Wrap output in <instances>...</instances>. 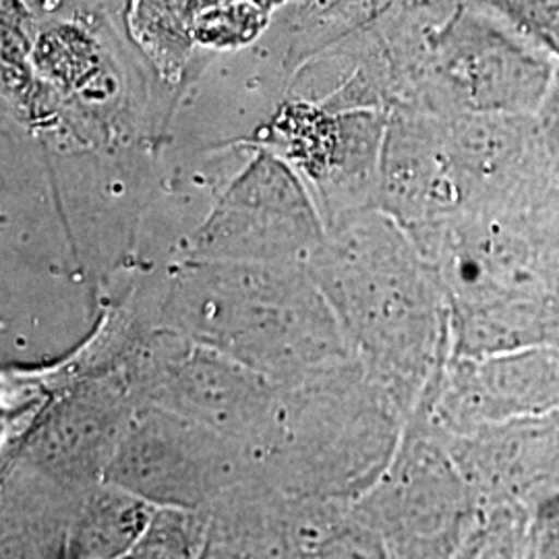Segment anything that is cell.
Listing matches in <instances>:
<instances>
[{"instance_id":"6da1fadb","label":"cell","mask_w":559,"mask_h":559,"mask_svg":"<svg viewBox=\"0 0 559 559\" xmlns=\"http://www.w3.org/2000/svg\"><path fill=\"white\" fill-rule=\"evenodd\" d=\"M325 228L311 274L353 355L408 419L452 355L440 282L408 230L380 207L350 212Z\"/></svg>"},{"instance_id":"7a4b0ae2","label":"cell","mask_w":559,"mask_h":559,"mask_svg":"<svg viewBox=\"0 0 559 559\" xmlns=\"http://www.w3.org/2000/svg\"><path fill=\"white\" fill-rule=\"evenodd\" d=\"M162 313L189 338L288 385L355 357L320 284L297 263L185 265Z\"/></svg>"},{"instance_id":"3957f363","label":"cell","mask_w":559,"mask_h":559,"mask_svg":"<svg viewBox=\"0 0 559 559\" xmlns=\"http://www.w3.org/2000/svg\"><path fill=\"white\" fill-rule=\"evenodd\" d=\"M477 501L440 429L415 413L388 468L355 500V512L388 556L459 558Z\"/></svg>"},{"instance_id":"277c9868","label":"cell","mask_w":559,"mask_h":559,"mask_svg":"<svg viewBox=\"0 0 559 559\" xmlns=\"http://www.w3.org/2000/svg\"><path fill=\"white\" fill-rule=\"evenodd\" d=\"M175 330L152 336L131 362L129 390L150 406L177 413L237 441L253 456L278 438L274 383L240 360Z\"/></svg>"},{"instance_id":"5b68a950","label":"cell","mask_w":559,"mask_h":559,"mask_svg":"<svg viewBox=\"0 0 559 559\" xmlns=\"http://www.w3.org/2000/svg\"><path fill=\"white\" fill-rule=\"evenodd\" d=\"M406 230L450 311L526 299L559 284L535 216L464 212Z\"/></svg>"},{"instance_id":"8992f818","label":"cell","mask_w":559,"mask_h":559,"mask_svg":"<svg viewBox=\"0 0 559 559\" xmlns=\"http://www.w3.org/2000/svg\"><path fill=\"white\" fill-rule=\"evenodd\" d=\"M251 452L177 413H135L104 479L156 506L201 508L251 477Z\"/></svg>"},{"instance_id":"52a82bcc","label":"cell","mask_w":559,"mask_h":559,"mask_svg":"<svg viewBox=\"0 0 559 559\" xmlns=\"http://www.w3.org/2000/svg\"><path fill=\"white\" fill-rule=\"evenodd\" d=\"M325 230L297 173L260 152L228 185L191 251L201 260L297 263L318 249Z\"/></svg>"},{"instance_id":"ba28073f","label":"cell","mask_w":559,"mask_h":559,"mask_svg":"<svg viewBox=\"0 0 559 559\" xmlns=\"http://www.w3.org/2000/svg\"><path fill=\"white\" fill-rule=\"evenodd\" d=\"M556 408L559 348L535 346L479 359L450 357L440 381L415 413H423L443 431H466Z\"/></svg>"},{"instance_id":"9c48e42d","label":"cell","mask_w":559,"mask_h":559,"mask_svg":"<svg viewBox=\"0 0 559 559\" xmlns=\"http://www.w3.org/2000/svg\"><path fill=\"white\" fill-rule=\"evenodd\" d=\"M127 392L117 381H92L60 400L23 443V464L73 489L94 485L135 417Z\"/></svg>"},{"instance_id":"30bf717a","label":"cell","mask_w":559,"mask_h":559,"mask_svg":"<svg viewBox=\"0 0 559 559\" xmlns=\"http://www.w3.org/2000/svg\"><path fill=\"white\" fill-rule=\"evenodd\" d=\"M156 510V503L115 483L83 487L64 551L81 558H115L133 551Z\"/></svg>"},{"instance_id":"8fae6325","label":"cell","mask_w":559,"mask_h":559,"mask_svg":"<svg viewBox=\"0 0 559 559\" xmlns=\"http://www.w3.org/2000/svg\"><path fill=\"white\" fill-rule=\"evenodd\" d=\"M531 503L479 496L459 558H528Z\"/></svg>"},{"instance_id":"7c38bea8","label":"cell","mask_w":559,"mask_h":559,"mask_svg":"<svg viewBox=\"0 0 559 559\" xmlns=\"http://www.w3.org/2000/svg\"><path fill=\"white\" fill-rule=\"evenodd\" d=\"M207 533L210 519L203 516L198 508L158 506L140 543L133 547V556L187 558L193 551L205 549Z\"/></svg>"},{"instance_id":"4fadbf2b","label":"cell","mask_w":559,"mask_h":559,"mask_svg":"<svg viewBox=\"0 0 559 559\" xmlns=\"http://www.w3.org/2000/svg\"><path fill=\"white\" fill-rule=\"evenodd\" d=\"M270 15L251 0H203L193 20L198 46L222 50L260 36Z\"/></svg>"},{"instance_id":"5bb4252c","label":"cell","mask_w":559,"mask_h":559,"mask_svg":"<svg viewBox=\"0 0 559 559\" xmlns=\"http://www.w3.org/2000/svg\"><path fill=\"white\" fill-rule=\"evenodd\" d=\"M528 558L559 559V489L531 503Z\"/></svg>"},{"instance_id":"9a60e30c","label":"cell","mask_w":559,"mask_h":559,"mask_svg":"<svg viewBox=\"0 0 559 559\" xmlns=\"http://www.w3.org/2000/svg\"><path fill=\"white\" fill-rule=\"evenodd\" d=\"M535 119L547 158L559 180V75L549 83V90L540 102L539 110L535 112Z\"/></svg>"},{"instance_id":"2e32d148","label":"cell","mask_w":559,"mask_h":559,"mask_svg":"<svg viewBox=\"0 0 559 559\" xmlns=\"http://www.w3.org/2000/svg\"><path fill=\"white\" fill-rule=\"evenodd\" d=\"M535 222L539 228L540 239L545 242L547 253L559 274V185L547 203L535 214Z\"/></svg>"},{"instance_id":"e0dca14e","label":"cell","mask_w":559,"mask_h":559,"mask_svg":"<svg viewBox=\"0 0 559 559\" xmlns=\"http://www.w3.org/2000/svg\"><path fill=\"white\" fill-rule=\"evenodd\" d=\"M251 2H255L267 15H272V11H276L278 7H282V4L288 2V0H251Z\"/></svg>"}]
</instances>
